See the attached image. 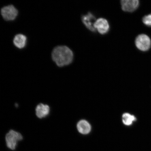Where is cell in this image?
Segmentation results:
<instances>
[{
    "label": "cell",
    "instance_id": "6da1fadb",
    "mask_svg": "<svg viewBox=\"0 0 151 151\" xmlns=\"http://www.w3.org/2000/svg\"><path fill=\"white\" fill-rule=\"evenodd\" d=\"M52 59L58 67L69 65L73 61V54L68 47L65 46L56 47L52 53Z\"/></svg>",
    "mask_w": 151,
    "mask_h": 151
},
{
    "label": "cell",
    "instance_id": "7a4b0ae2",
    "mask_svg": "<svg viewBox=\"0 0 151 151\" xmlns=\"http://www.w3.org/2000/svg\"><path fill=\"white\" fill-rule=\"evenodd\" d=\"M5 138L7 148L11 150H14L19 142L23 139V137L20 132L11 129L6 134Z\"/></svg>",
    "mask_w": 151,
    "mask_h": 151
},
{
    "label": "cell",
    "instance_id": "3957f363",
    "mask_svg": "<svg viewBox=\"0 0 151 151\" xmlns=\"http://www.w3.org/2000/svg\"><path fill=\"white\" fill-rule=\"evenodd\" d=\"M135 44L139 50L146 52L150 50L151 46L150 37L145 34H141L135 39Z\"/></svg>",
    "mask_w": 151,
    "mask_h": 151
},
{
    "label": "cell",
    "instance_id": "277c9868",
    "mask_svg": "<svg viewBox=\"0 0 151 151\" xmlns=\"http://www.w3.org/2000/svg\"><path fill=\"white\" fill-rule=\"evenodd\" d=\"M1 14L5 20L12 21L17 18L18 11L14 5H10L3 7L1 9Z\"/></svg>",
    "mask_w": 151,
    "mask_h": 151
},
{
    "label": "cell",
    "instance_id": "5b68a950",
    "mask_svg": "<svg viewBox=\"0 0 151 151\" xmlns=\"http://www.w3.org/2000/svg\"><path fill=\"white\" fill-rule=\"evenodd\" d=\"M50 112V108L48 105L41 103L38 104L35 109L36 116L37 118L42 119L48 116Z\"/></svg>",
    "mask_w": 151,
    "mask_h": 151
},
{
    "label": "cell",
    "instance_id": "8992f818",
    "mask_svg": "<svg viewBox=\"0 0 151 151\" xmlns=\"http://www.w3.org/2000/svg\"><path fill=\"white\" fill-rule=\"evenodd\" d=\"M121 4L123 10L125 12H132L137 9L139 5L138 0H122Z\"/></svg>",
    "mask_w": 151,
    "mask_h": 151
},
{
    "label": "cell",
    "instance_id": "52a82bcc",
    "mask_svg": "<svg viewBox=\"0 0 151 151\" xmlns=\"http://www.w3.org/2000/svg\"><path fill=\"white\" fill-rule=\"evenodd\" d=\"M94 27L96 30L101 35L106 34L109 31V26L107 20L103 18H100L96 20Z\"/></svg>",
    "mask_w": 151,
    "mask_h": 151
},
{
    "label": "cell",
    "instance_id": "ba28073f",
    "mask_svg": "<svg viewBox=\"0 0 151 151\" xmlns=\"http://www.w3.org/2000/svg\"><path fill=\"white\" fill-rule=\"evenodd\" d=\"M82 20L85 26L90 31L93 32L96 31L94 27V24L96 20V18L91 13L89 12L88 14L83 16Z\"/></svg>",
    "mask_w": 151,
    "mask_h": 151
},
{
    "label": "cell",
    "instance_id": "9c48e42d",
    "mask_svg": "<svg viewBox=\"0 0 151 151\" xmlns=\"http://www.w3.org/2000/svg\"><path fill=\"white\" fill-rule=\"evenodd\" d=\"M27 41V38L25 35L19 34L14 37L13 40V43L17 48L22 49L25 47Z\"/></svg>",
    "mask_w": 151,
    "mask_h": 151
},
{
    "label": "cell",
    "instance_id": "30bf717a",
    "mask_svg": "<svg viewBox=\"0 0 151 151\" xmlns=\"http://www.w3.org/2000/svg\"><path fill=\"white\" fill-rule=\"evenodd\" d=\"M77 128L79 133L82 134H87L90 133L91 126L86 120H82L77 123Z\"/></svg>",
    "mask_w": 151,
    "mask_h": 151
},
{
    "label": "cell",
    "instance_id": "8fae6325",
    "mask_svg": "<svg viewBox=\"0 0 151 151\" xmlns=\"http://www.w3.org/2000/svg\"><path fill=\"white\" fill-rule=\"evenodd\" d=\"M135 116L128 113H124L123 114L122 120L123 123L126 125H131L133 122L135 120Z\"/></svg>",
    "mask_w": 151,
    "mask_h": 151
},
{
    "label": "cell",
    "instance_id": "7c38bea8",
    "mask_svg": "<svg viewBox=\"0 0 151 151\" xmlns=\"http://www.w3.org/2000/svg\"><path fill=\"white\" fill-rule=\"evenodd\" d=\"M142 21L145 25L151 27V14L143 17Z\"/></svg>",
    "mask_w": 151,
    "mask_h": 151
}]
</instances>
